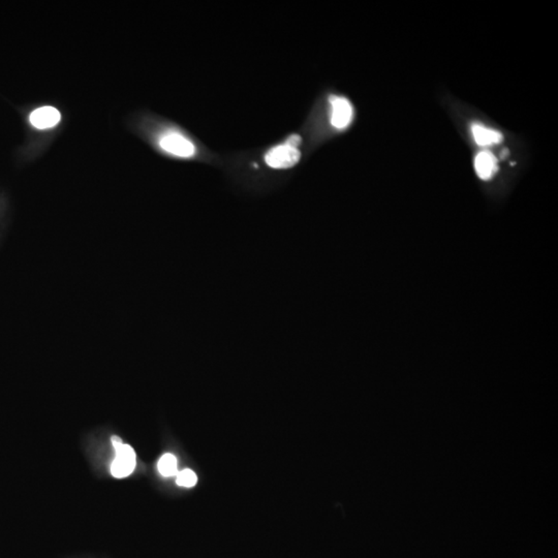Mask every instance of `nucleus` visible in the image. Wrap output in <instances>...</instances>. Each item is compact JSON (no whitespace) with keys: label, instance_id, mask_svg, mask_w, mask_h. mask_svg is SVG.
<instances>
[{"label":"nucleus","instance_id":"423d86ee","mask_svg":"<svg viewBox=\"0 0 558 558\" xmlns=\"http://www.w3.org/2000/svg\"><path fill=\"white\" fill-rule=\"evenodd\" d=\"M476 174L483 180H489L497 172V160L491 152L482 151L474 158Z\"/></svg>","mask_w":558,"mask_h":558},{"label":"nucleus","instance_id":"39448f33","mask_svg":"<svg viewBox=\"0 0 558 558\" xmlns=\"http://www.w3.org/2000/svg\"><path fill=\"white\" fill-rule=\"evenodd\" d=\"M60 118L62 116L57 109L53 106H41L31 113L29 120L37 129H46L55 127L59 122Z\"/></svg>","mask_w":558,"mask_h":558},{"label":"nucleus","instance_id":"6e6552de","mask_svg":"<svg viewBox=\"0 0 558 558\" xmlns=\"http://www.w3.org/2000/svg\"><path fill=\"white\" fill-rule=\"evenodd\" d=\"M158 472L162 476L169 478L178 474V463L177 458L173 454L167 453L162 455L158 463Z\"/></svg>","mask_w":558,"mask_h":558},{"label":"nucleus","instance_id":"0eeeda50","mask_svg":"<svg viewBox=\"0 0 558 558\" xmlns=\"http://www.w3.org/2000/svg\"><path fill=\"white\" fill-rule=\"evenodd\" d=\"M472 133L474 142L478 146H483V147L501 143L503 139V136L501 135V131L489 129V127H484L480 123H474L472 125Z\"/></svg>","mask_w":558,"mask_h":558},{"label":"nucleus","instance_id":"20e7f679","mask_svg":"<svg viewBox=\"0 0 558 558\" xmlns=\"http://www.w3.org/2000/svg\"><path fill=\"white\" fill-rule=\"evenodd\" d=\"M160 147L169 154L180 158H190L196 152L194 144L183 136L176 133H168L160 139Z\"/></svg>","mask_w":558,"mask_h":558},{"label":"nucleus","instance_id":"f03ea898","mask_svg":"<svg viewBox=\"0 0 558 558\" xmlns=\"http://www.w3.org/2000/svg\"><path fill=\"white\" fill-rule=\"evenodd\" d=\"M300 158V150L283 144L271 149L265 156V160L272 169H288L298 164Z\"/></svg>","mask_w":558,"mask_h":558},{"label":"nucleus","instance_id":"9d476101","mask_svg":"<svg viewBox=\"0 0 558 558\" xmlns=\"http://www.w3.org/2000/svg\"><path fill=\"white\" fill-rule=\"evenodd\" d=\"M286 145L290 146L292 148H297L298 149L299 146L301 144V138L300 136L298 135H292L288 140H286Z\"/></svg>","mask_w":558,"mask_h":558},{"label":"nucleus","instance_id":"1a4fd4ad","mask_svg":"<svg viewBox=\"0 0 558 558\" xmlns=\"http://www.w3.org/2000/svg\"><path fill=\"white\" fill-rule=\"evenodd\" d=\"M196 482H198V476L192 469H183L177 474L176 483L179 486L190 488V487H194Z\"/></svg>","mask_w":558,"mask_h":558},{"label":"nucleus","instance_id":"7ed1b4c3","mask_svg":"<svg viewBox=\"0 0 558 558\" xmlns=\"http://www.w3.org/2000/svg\"><path fill=\"white\" fill-rule=\"evenodd\" d=\"M332 106L331 123L335 129H344L351 124L354 116L352 104L342 96L332 95L330 97Z\"/></svg>","mask_w":558,"mask_h":558},{"label":"nucleus","instance_id":"f257e3e1","mask_svg":"<svg viewBox=\"0 0 558 558\" xmlns=\"http://www.w3.org/2000/svg\"><path fill=\"white\" fill-rule=\"evenodd\" d=\"M113 446H114L116 456L111 465V472L117 478H125L133 474L137 465V456L135 451L129 445L123 444L118 436H113Z\"/></svg>","mask_w":558,"mask_h":558}]
</instances>
